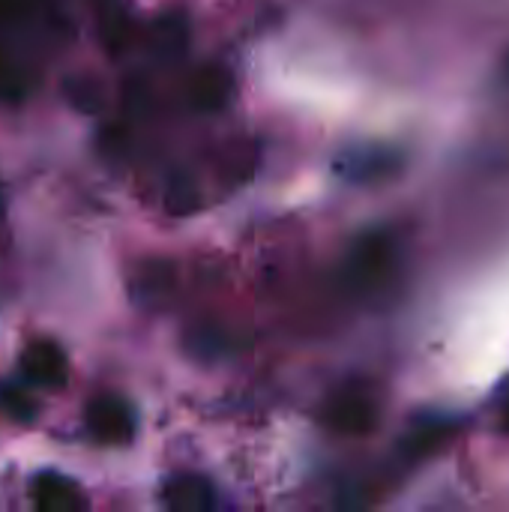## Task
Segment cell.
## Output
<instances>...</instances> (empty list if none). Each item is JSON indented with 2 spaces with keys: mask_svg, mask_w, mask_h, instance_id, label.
I'll return each instance as SVG.
<instances>
[{
  "mask_svg": "<svg viewBox=\"0 0 509 512\" xmlns=\"http://www.w3.org/2000/svg\"><path fill=\"white\" fill-rule=\"evenodd\" d=\"M87 429L102 444H129L135 435V414L117 396H99L87 405Z\"/></svg>",
  "mask_w": 509,
  "mask_h": 512,
  "instance_id": "6da1fadb",
  "label": "cell"
},
{
  "mask_svg": "<svg viewBox=\"0 0 509 512\" xmlns=\"http://www.w3.org/2000/svg\"><path fill=\"white\" fill-rule=\"evenodd\" d=\"M21 372L36 384V387H45V390H57L66 384L69 378V363H66V354L60 345L48 342V339H36L30 342L21 357Z\"/></svg>",
  "mask_w": 509,
  "mask_h": 512,
  "instance_id": "7a4b0ae2",
  "label": "cell"
},
{
  "mask_svg": "<svg viewBox=\"0 0 509 512\" xmlns=\"http://www.w3.org/2000/svg\"><path fill=\"white\" fill-rule=\"evenodd\" d=\"M327 423L342 435H363L375 426V402L363 393H342L330 402Z\"/></svg>",
  "mask_w": 509,
  "mask_h": 512,
  "instance_id": "3957f363",
  "label": "cell"
},
{
  "mask_svg": "<svg viewBox=\"0 0 509 512\" xmlns=\"http://www.w3.org/2000/svg\"><path fill=\"white\" fill-rule=\"evenodd\" d=\"M390 258H393L390 237H384V234L366 237V243H363V246L354 252V258H351V267H348L351 282H354V285H363V288L381 282L384 273L390 270Z\"/></svg>",
  "mask_w": 509,
  "mask_h": 512,
  "instance_id": "277c9868",
  "label": "cell"
},
{
  "mask_svg": "<svg viewBox=\"0 0 509 512\" xmlns=\"http://www.w3.org/2000/svg\"><path fill=\"white\" fill-rule=\"evenodd\" d=\"M33 507L42 512H75L84 507V495L75 489V483L57 477V474H42L33 480Z\"/></svg>",
  "mask_w": 509,
  "mask_h": 512,
  "instance_id": "5b68a950",
  "label": "cell"
},
{
  "mask_svg": "<svg viewBox=\"0 0 509 512\" xmlns=\"http://www.w3.org/2000/svg\"><path fill=\"white\" fill-rule=\"evenodd\" d=\"M165 504L171 510L183 512H204L216 507V492L207 480L195 477V474H186V477H174L168 486H165Z\"/></svg>",
  "mask_w": 509,
  "mask_h": 512,
  "instance_id": "8992f818",
  "label": "cell"
},
{
  "mask_svg": "<svg viewBox=\"0 0 509 512\" xmlns=\"http://www.w3.org/2000/svg\"><path fill=\"white\" fill-rule=\"evenodd\" d=\"M228 90H231V81H228L225 72H219V69H204V72L198 75V81H195L192 96H195V102H198L201 108H222V102L228 99Z\"/></svg>",
  "mask_w": 509,
  "mask_h": 512,
  "instance_id": "52a82bcc",
  "label": "cell"
},
{
  "mask_svg": "<svg viewBox=\"0 0 509 512\" xmlns=\"http://www.w3.org/2000/svg\"><path fill=\"white\" fill-rule=\"evenodd\" d=\"M0 408H3L12 420H21V423H30L33 414H36L33 399H30L27 393H21V390L9 387V384L0 387Z\"/></svg>",
  "mask_w": 509,
  "mask_h": 512,
  "instance_id": "ba28073f",
  "label": "cell"
},
{
  "mask_svg": "<svg viewBox=\"0 0 509 512\" xmlns=\"http://www.w3.org/2000/svg\"><path fill=\"white\" fill-rule=\"evenodd\" d=\"M18 75L6 66V63H0V99H12V96H18Z\"/></svg>",
  "mask_w": 509,
  "mask_h": 512,
  "instance_id": "9c48e42d",
  "label": "cell"
},
{
  "mask_svg": "<svg viewBox=\"0 0 509 512\" xmlns=\"http://www.w3.org/2000/svg\"><path fill=\"white\" fill-rule=\"evenodd\" d=\"M501 423H504V429L509 432V396L507 402H504V411H501Z\"/></svg>",
  "mask_w": 509,
  "mask_h": 512,
  "instance_id": "30bf717a",
  "label": "cell"
}]
</instances>
